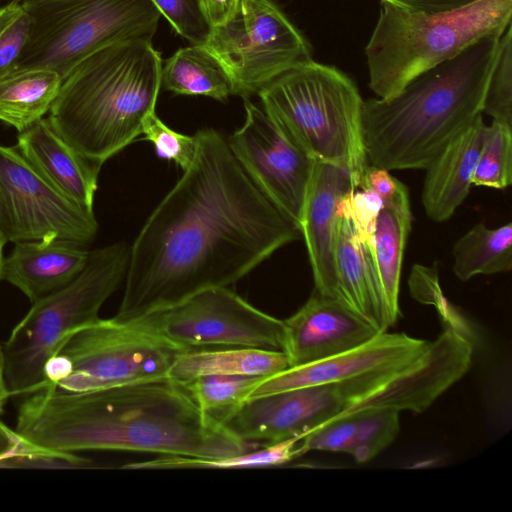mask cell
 Here are the masks:
<instances>
[{"label": "cell", "mask_w": 512, "mask_h": 512, "mask_svg": "<svg viewBox=\"0 0 512 512\" xmlns=\"http://www.w3.org/2000/svg\"><path fill=\"white\" fill-rule=\"evenodd\" d=\"M360 188L374 191L382 199L384 207L411 212L407 187L387 169L367 165Z\"/></svg>", "instance_id": "74e56055"}, {"label": "cell", "mask_w": 512, "mask_h": 512, "mask_svg": "<svg viewBox=\"0 0 512 512\" xmlns=\"http://www.w3.org/2000/svg\"><path fill=\"white\" fill-rule=\"evenodd\" d=\"M431 341L405 333L380 332L346 352L265 378L249 399L306 386L337 382L375 369L409 363L422 355Z\"/></svg>", "instance_id": "2e32d148"}, {"label": "cell", "mask_w": 512, "mask_h": 512, "mask_svg": "<svg viewBox=\"0 0 512 512\" xmlns=\"http://www.w3.org/2000/svg\"><path fill=\"white\" fill-rule=\"evenodd\" d=\"M383 207L382 199L374 191L353 189L338 201L337 215L349 220L359 239L368 244Z\"/></svg>", "instance_id": "d590c367"}, {"label": "cell", "mask_w": 512, "mask_h": 512, "mask_svg": "<svg viewBox=\"0 0 512 512\" xmlns=\"http://www.w3.org/2000/svg\"><path fill=\"white\" fill-rule=\"evenodd\" d=\"M161 88L175 95L206 96L220 102L234 95L228 74L201 44L180 48L163 61Z\"/></svg>", "instance_id": "484cf974"}, {"label": "cell", "mask_w": 512, "mask_h": 512, "mask_svg": "<svg viewBox=\"0 0 512 512\" xmlns=\"http://www.w3.org/2000/svg\"><path fill=\"white\" fill-rule=\"evenodd\" d=\"M341 408L338 384L330 382L248 399L220 423L240 440L262 447L302 438Z\"/></svg>", "instance_id": "5bb4252c"}, {"label": "cell", "mask_w": 512, "mask_h": 512, "mask_svg": "<svg viewBox=\"0 0 512 512\" xmlns=\"http://www.w3.org/2000/svg\"><path fill=\"white\" fill-rule=\"evenodd\" d=\"M424 12H445L466 7L479 0H380Z\"/></svg>", "instance_id": "ab89813d"}, {"label": "cell", "mask_w": 512, "mask_h": 512, "mask_svg": "<svg viewBox=\"0 0 512 512\" xmlns=\"http://www.w3.org/2000/svg\"><path fill=\"white\" fill-rule=\"evenodd\" d=\"M129 253L122 241L90 251L73 280L32 303L2 346L11 396L39 391L47 362L67 336L100 319L101 306L125 279Z\"/></svg>", "instance_id": "52a82bcc"}, {"label": "cell", "mask_w": 512, "mask_h": 512, "mask_svg": "<svg viewBox=\"0 0 512 512\" xmlns=\"http://www.w3.org/2000/svg\"><path fill=\"white\" fill-rule=\"evenodd\" d=\"M184 350L131 323L100 318L67 336L45 366L41 389L77 393L167 378Z\"/></svg>", "instance_id": "9c48e42d"}, {"label": "cell", "mask_w": 512, "mask_h": 512, "mask_svg": "<svg viewBox=\"0 0 512 512\" xmlns=\"http://www.w3.org/2000/svg\"><path fill=\"white\" fill-rule=\"evenodd\" d=\"M357 189L350 172L339 165L316 161L306 193L299 230L313 274L315 290L335 299V251L340 217L338 201Z\"/></svg>", "instance_id": "e0dca14e"}, {"label": "cell", "mask_w": 512, "mask_h": 512, "mask_svg": "<svg viewBox=\"0 0 512 512\" xmlns=\"http://www.w3.org/2000/svg\"><path fill=\"white\" fill-rule=\"evenodd\" d=\"M257 95L281 132L315 161L346 168L361 187L368 165L364 100L339 68L310 59L283 72Z\"/></svg>", "instance_id": "5b68a950"}, {"label": "cell", "mask_w": 512, "mask_h": 512, "mask_svg": "<svg viewBox=\"0 0 512 512\" xmlns=\"http://www.w3.org/2000/svg\"><path fill=\"white\" fill-rule=\"evenodd\" d=\"M30 29L31 19L21 1L0 6V78L16 70Z\"/></svg>", "instance_id": "d6a6232c"}, {"label": "cell", "mask_w": 512, "mask_h": 512, "mask_svg": "<svg viewBox=\"0 0 512 512\" xmlns=\"http://www.w3.org/2000/svg\"><path fill=\"white\" fill-rule=\"evenodd\" d=\"M400 432V411L368 408L336 417L316 427L299 444L300 456L309 451L342 452L367 462L389 447Z\"/></svg>", "instance_id": "44dd1931"}, {"label": "cell", "mask_w": 512, "mask_h": 512, "mask_svg": "<svg viewBox=\"0 0 512 512\" xmlns=\"http://www.w3.org/2000/svg\"><path fill=\"white\" fill-rule=\"evenodd\" d=\"M22 4L31 29L16 70L45 68L62 79L110 44L153 39L161 17L151 0H24Z\"/></svg>", "instance_id": "ba28073f"}, {"label": "cell", "mask_w": 512, "mask_h": 512, "mask_svg": "<svg viewBox=\"0 0 512 512\" xmlns=\"http://www.w3.org/2000/svg\"><path fill=\"white\" fill-rule=\"evenodd\" d=\"M244 108V123L227 138L228 145L257 188L299 228L316 161L249 98Z\"/></svg>", "instance_id": "4fadbf2b"}, {"label": "cell", "mask_w": 512, "mask_h": 512, "mask_svg": "<svg viewBox=\"0 0 512 512\" xmlns=\"http://www.w3.org/2000/svg\"><path fill=\"white\" fill-rule=\"evenodd\" d=\"M6 244V242L1 238L0 236V280L1 279V272H2V262H3V248H4V245Z\"/></svg>", "instance_id": "b9f144b4"}, {"label": "cell", "mask_w": 512, "mask_h": 512, "mask_svg": "<svg viewBox=\"0 0 512 512\" xmlns=\"http://www.w3.org/2000/svg\"><path fill=\"white\" fill-rule=\"evenodd\" d=\"M482 113L491 116L493 121L512 125V24L500 37Z\"/></svg>", "instance_id": "4dcf8cb0"}, {"label": "cell", "mask_w": 512, "mask_h": 512, "mask_svg": "<svg viewBox=\"0 0 512 512\" xmlns=\"http://www.w3.org/2000/svg\"><path fill=\"white\" fill-rule=\"evenodd\" d=\"M210 29L229 22L236 14L240 0H197Z\"/></svg>", "instance_id": "f35d334b"}, {"label": "cell", "mask_w": 512, "mask_h": 512, "mask_svg": "<svg viewBox=\"0 0 512 512\" xmlns=\"http://www.w3.org/2000/svg\"><path fill=\"white\" fill-rule=\"evenodd\" d=\"M378 333L367 320L314 289L304 305L283 320L282 351L289 367H296L351 350Z\"/></svg>", "instance_id": "9a60e30c"}, {"label": "cell", "mask_w": 512, "mask_h": 512, "mask_svg": "<svg viewBox=\"0 0 512 512\" xmlns=\"http://www.w3.org/2000/svg\"><path fill=\"white\" fill-rule=\"evenodd\" d=\"M75 461V454L39 447L0 420V467H68Z\"/></svg>", "instance_id": "1f68e13d"}, {"label": "cell", "mask_w": 512, "mask_h": 512, "mask_svg": "<svg viewBox=\"0 0 512 512\" xmlns=\"http://www.w3.org/2000/svg\"><path fill=\"white\" fill-rule=\"evenodd\" d=\"M16 432L47 450L227 458L255 449L167 377L88 392L45 387L24 396Z\"/></svg>", "instance_id": "7a4b0ae2"}, {"label": "cell", "mask_w": 512, "mask_h": 512, "mask_svg": "<svg viewBox=\"0 0 512 512\" xmlns=\"http://www.w3.org/2000/svg\"><path fill=\"white\" fill-rule=\"evenodd\" d=\"M289 368L286 354L279 350L249 347L194 348L182 351L168 377L178 383L208 375L269 377Z\"/></svg>", "instance_id": "603a6c76"}, {"label": "cell", "mask_w": 512, "mask_h": 512, "mask_svg": "<svg viewBox=\"0 0 512 512\" xmlns=\"http://www.w3.org/2000/svg\"><path fill=\"white\" fill-rule=\"evenodd\" d=\"M97 231L94 211L57 189L16 145L0 144V236L6 243L66 239L87 246Z\"/></svg>", "instance_id": "7c38bea8"}, {"label": "cell", "mask_w": 512, "mask_h": 512, "mask_svg": "<svg viewBox=\"0 0 512 512\" xmlns=\"http://www.w3.org/2000/svg\"><path fill=\"white\" fill-rule=\"evenodd\" d=\"M409 286L416 300L436 306L446 328H451L471 340L470 330L466 328L465 321L450 305L441 290L436 267L414 265Z\"/></svg>", "instance_id": "e575fe53"}, {"label": "cell", "mask_w": 512, "mask_h": 512, "mask_svg": "<svg viewBox=\"0 0 512 512\" xmlns=\"http://www.w3.org/2000/svg\"><path fill=\"white\" fill-rule=\"evenodd\" d=\"M2 0H0V3H1Z\"/></svg>", "instance_id": "ee69618b"}, {"label": "cell", "mask_w": 512, "mask_h": 512, "mask_svg": "<svg viewBox=\"0 0 512 512\" xmlns=\"http://www.w3.org/2000/svg\"><path fill=\"white\" fill-rule=\"evenodd\" d=\"M485 129L481 114L425 168L422 204L432 221L448 220L468 196Z\"/></svg>", "instance_id": "ffe728a7"}, {"label": "cell", "mask_w": 512, "mask_h": 512, "mask_svg": "<svg viewBox=\"0 0 512 512\" xmlns=\"http://www.w3.org/2000/svg\"><path fill=\"white\" fill-rule=\"evenodd\" d=\"M17 1H21V2H22V1H24V0H17Z\"/></svg>", "instance_id": "7bdbcfd3"}, {"label": "cell", "mask_w": 512, "mask_h": 512, "mask_svg": "<svg viewBox=\"0 0 512 512\" xmlns=\"http://www.w3.org/2000/svg\"><path fill=\"white\" fill-rule=\"evenodd\" d=\"M89 253L86 245L66 239L14 243L3 258L1 279L33 303L73 280L86 265Z\"/></svg>", "instance_id": "d6986e66"}, {"label": "cell", "mask_w": 512, "mask_h": 512, "mask_svg": "<svg viewBox=\"0 0 512 512\" xmlns=\"http://www.w3.org/2000/svg\"><path fill=\"white\" fill-rule=\"evenodd\" d=\"M336 294L339 301L380 332L389 328L381 291L367 244L357 236L351 222L339 220L336 251Z\"/></svg>", "instance_id": "7402d4cb"}, {"label": "cell", "mask_w": 512, "mask_h": 512, "mask_svg": "<svg viewBox=\"0 0 512 512\" xmlns=\"http://www.w3.org/2000/svg\"><path fill=\"white\" fill-rule=\"evenodd\" d=\"M263 376L208 375L180 383L206 414L221 421L249 399Z\"/></svg>", "instance_id": "f1b7e54d"}, {"label": "cell", "mask_w": 512, "mask_h": 512, "mask_svg": "<svg viewBox=\"0 0 512 512\" xmlns=\"http://www.w3.org/2000/svg\"><path fill=\"white\" fill-rule=\"evenodd\" d=\"M380 3L365 56L369 88L381 99L394 97L420 74L512 24V0H479L433 13Z\"/></svg>", "instance_id": "8992f818"}, {"label": "cell", "mask_w": 512, "mask_h": 512, "mask_svg": "<svg viewBox=\"0 0 512 512\" xmlns=\"http://www.w3.org/2000/svg\"><path fill=\"white\" fill-rule=\"evenodd\" d=\"M144 139L150 141L158 157L173 161L186 170L193 162L196 149V136L177 132L168 127L156 114L149 113L142 123Z\"/></svg>", "instance_id": "836d02e7"}, {"label": "cell", "mask_w": 512, "mask_h": 512, "mask_svg": "<svg viewBox=\"0 0 512 512\" xmlns=\"http://www.w3.org/2000/svg\"><path fill=\"white\" fill-rule=\"evenodd\" d=\"M127 323L186 349L283 350V320L257 309L228 287L200 291Z\"/></svg>", "instance_id": "8fae6325"}, {"label": "cell", "mask_w": 512, "mask_h": 512, "mask_svg": "<svg viewBox=\"0 0 512 512\" xmlns=\"http://www.w3.org/2000/svg\"><path fill=\"white\" fill-rule=\"evenodd\" d=\"M195 136L192 164L130 247L118 322L229 287L299 238L298 226L252 182L222 133L203 128Z\"/></svg>", "instance_id": "6da1fadb"}, {"label": "cell", "mask_w": 512, "mask_h": 512, "mask_svg": "<svg viewBox=\"0 0 512 512\" xmlns=\"http://www.w3.org/2000/svg\"><path fill=\"white\" fill-rule=\"evenodd\" d=\"M412 222L411 212L383 207L367 246L381 291L388 327L399 315L403 253Z\"/></svg>", "instance_id": "cb8c5ba5"}, {"label": "cell", "mask_w": 512, "mask_h": 512, "mask_svg": "<svg viewBox=\"0 0 512 512\" xmlns=\"http://www.w3.org/2000/svg\"><path fill=\"white\" fill-rule=\"evenodd\" d=\"M162 63L152 39L110 44L63 78L47 117L78 152L102 166L142 134L143 120L156 111Z\"/></svg>", "instance_id": "277c9868"}, {"label": "cell", "mask_w": 512, "mask_h": 512, "mask_svg": "<svg viewBox=\"0 0 512 512\" xmlns=\"http://www.w3.org/2000/svg\"><path fill=\"white\" fill-rule=\"evenodd\" d=\"M512 182V125L492 121L485 129L472 184L505 189Z\"/></svg>", "instance_id": "f546056e"}, {"label": "cell", "mask_w": 512, "mask_h": 512, "mask_svg": "<svg viewBox=\"0 0 512 512\" xmlns=\"http://www.w3.org/2000/svg\"><path fill=\"white\" fill-rule=\"evenodd\" d=\"M222 65L243 99L288 69L312 59V47L273 0H240L234 17L201 44Z\"/></svg>", "instance_id": "30bf717a"}, {"label": "cell", "mask_w": 512, "mask_h": 512, "mask_svg": "<svg viewBox=\"0 0 512 512\" xmlns=\"http://www.w3.org/2000/svg\"><path fill=\"white\" fill-rule=\"evenodd\" d=\"M301 438L294 437L262 448H255L238 456L227 458H199L188 456H158L156 458L122 465L121 469H238L271 467L286 464L298 457Z\"/></svg>", "instance_id": "83f0119b"}, {"label": "cell", "mask_w": 512, "mask_h": 512, "mask_svg": "<svg viewBox=\"0 0 512 512\" xmlns=\"http://www.w3.org/2000/svg\"><path fill=\"white\" fill-rule=\"evenodd\" d=\"M27 160L57 189L93 211L101 166L78 152L44 117L17 135Z\"/></svg>", "instance_id": "ac0fdd59"}, {"label": "cell", "mask_w": 512, "mask_h": 512, "mask_svg": "<svg viewBox=\"0 0 512 512\" xmlns=\"http://www.w3.org/2000/svg\"><path fill=\"white\" fill-rule=\"evenodd\" d=\"M173 30L192 45L207 39L210 27L204 19L197 0H151Z\"/></svg>", "instance_id": "8d00e7d4"}, {"label": "cell", "mask_w": 512, "mask_h": 512, "mask_svg": "<svg viewBox=\"0 0 512 512\" xmlns=\"http://www.w3.org/2000/svg\"><path fill=\"white\" fill-rule=\"evenodd\" d=\"M453 272L461 281L476 275L508 272L512 268V223L487 228L478 223L453 247Z\"/></svg>", "instance_id": "4316f807"}, {"label": "cell", "mask_w": 512, "mask_h": 512, "mask_svg": "<svg viewBox=\"0 0 512 512\" xmlns=\"http://www.w3.org/2000/svg\"><path fill=\"white\" fill-rule=\"evenodd\" d=\"M5 355L3 347L0 346V414L3 412L4 406L11 396L5 374Z\"/></svg>", "instance_id": "60d3db41"}, {"label": "cell", "mask_w": 512, "mask_h": 512, "mask_svg": "<svg viewBox=\"0 0 512 512\" xmlns=\"http://www.w3.org/2000/svg\"><path fill=\"white\" fill-rule=\"evenodd\" d=\"M62 80L45 68L15 70L0 78V120L18 133L27 129L49 113Z\"/></svg>", "instance_id": "d4e9b609"}, {"label": "cell", "mask_w": 512, "mask_h": 512, "mask_svg": "<svg viewBox=\"0 0 512 512\" xmlns=\"http://www.w3.org/2000/svg\"><path fill=\"white\" fill-rule=\"evenodd\" d=\"M502 34L486 36L425 71L392 98L364 100L362 127L371 165L425 169L469 127L482 114Z\"/></svg>", "instance_id": "3957f363"}]
</instances>
